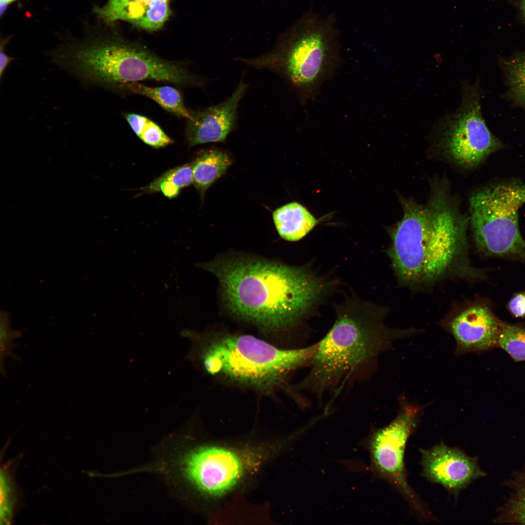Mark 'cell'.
<instances>
[{"label":"cell","instance_id":"obj_23","mask_svg":"<svg viewBox=\"0 0 525 525\" xmlns=\"http://www.w3.org/2000/svg\"><path fill=\"white\" fill-rule=\"evenodd\" d=\"M17 334L9 330L8 323L5 319H1L0 322V358L1 361L9 354L12 349V344Z\"/></svg>","mask_w":525,"mask_h":525},{"label":"cell","instance_id":"obj_7","mask_svg":"<svg viewBox=\"0 0 525 525\" xmlns=\"http://www.w3.org/2000/svg\"><path fill=\"white\" fill-rule=\"evenodd\" d=\"M525 203V184L521 183L490 184L472 193L469 223L480 251L525 261V241L518 224V211Z\"/></svg>","mask_w":525,"mask_h":525},{"label":"cell","instance_id":"obj_14","mask_svg":"<svg viewBox=\"0 0 525 525\" xmlns=\"http://www.w3.org/2000/svg\"><path fill=\"white\" fill-rule=\"evenodd\" d=\"M280 236L288 241H298L305 237L318 223L304 207L298 202L287 204L273 212Z\"/></svg>","mask_w":525,"mask_h":525},{"label":"cell","instance_id":"obj_5","mask_svg":"<svg viewBox=\"0 0 525 525\" xmlns=\"http://www.w3.org/2000/svg\"><path fill=\"white\" fill-rule=\"evenodd\" d=\"M190 340L186 356L206 373L257 389L268 390L283 381L291 371L309 365L317 343L281 349L248 334L210 335L183 330Z\"/></svg>","mask_w":525,"mask_h":525},{"label":"cell","instance_id":"obj_18","mask_svg":"<svg viewBox=\"0 0 525 525\" xmlns=\"http://www.w3.org/2000/svg\"><path fill=\"white\" fill-rule=\"evenodd\" d=\"M124 116L136 135L149 146L159 148L174 142L160 126L149 118L134 113H126Z\"/></svg>","mask_w":525,"mask_h":525},{"label":"cell","instance_id":"obj_1","mask_svg":"<svg viewBox=\"0 0 525 525\" xmlns=\"http://www.w3.org/2000/svg\"><path fill=\"white\" fill-rule=\"evenodd\" d=\"M400 200L403 215L391 230L387 254L401 285L420 289L453 278L483 277L469 259V217L445 184L435 183L424 204L402 196Z\"/></svg>","mask_w":525,"mask_h":525},{"label":"cell","instance_id":"obj_2","mask_svg":"<svg viewBox=\"0 0 525 525\" xmlns=\"http://www.w3.org/2000/svg\"><path fill=\"white\" fill-rule=\"evenodd\" d=\"M218 280L227 310L262 329H292L310 315L329 290L304 266L258 259L221 257L203 265Z\"/></svg>","mask_w":525,"mask_h":525},{"label":"cell","instance_id":"obj_20","mask_svg":"<svg viewBox=\"0 0 525 525\" xmlns=\"http://www.w3.org/2000/svg\"><path fill=\"white\" fill-rule=\"evenodd\" d=\"M506 67L511 94L525 106V52L507 62Z\"/></svg>","mask_w":525,"mask_h":525},{"label":"cell","instance_id":"obj_15","mask_svg":"<svg viewBox=\"0 0 525 525\" xmlns=\"http://www.w3.org/2000/svg\"><path fill=\"white\" fill-rule=\"evenodd\" d=\"M114 90L140 94L157 103L166 111L188 120L192 117V110L186 106L181 92L176 88L169 86L150 87L140 82L121 84Z\"/></svg>","mask_w":525,"mask_h":525},{"label":"cell","instance_id":"obj_3","mask_svg":"<svg viewBox=\"0 0 525 525\" xmlns=\"http://www.w3.org/2000/svg\"><path fill=\"white\" fill-rule=\"evenodd\" d=\"M387 313L385 308L353 299L338 305L334 323L317 343L310 370L299 388L318 399L327 393L336 397L349 380L374 363L393 342L420 332L387 326Z\"/></svg>","mask_w":525,"mask_h":525},{"label":"cell","instance_id":"obj_13","mask_svg":"<svg viewBox=\"0 0 525 525\" xmlns=\"http://www.w3.org/2000/svg\"><path fill=\"white\" fill-rule=\"evenodd\" d=\"M247 88L241 80L231 95L222 102L197 111H192L186 128L190 146L225 140L236 126L239 105Z\"/></svg>","mask_w":525,"mask_h":525},{"label":"cell","instance_id":"obj_9","mask_svg":"<svg viewBox=\"0 0 525 525\" xmlns=\"http://www.w3.org/2000/svg\"><path fill=\"white\" fill-rule=\"evenodd\" d=\"M479 94L473 87L464 89L456 112L442 124L440 144L448 157L465 169L475 167L501 147L482 115Z\"/></svg>","mask_w":525,"mask_h":525},{"label":"cell","instance_id":"obj_24","mask_svg":"<svg viewBox=\"0 0 525 525\" xmlns=\"http://www.w3.org/2000/svg\"><path fill=\"white\" fill-rule=\"evenodd\" d=\"M510 313L516 317H525V292L517 294L508 303Z\"/></svg>","mask_w":525,"mask_h":525},{"label":"cell","instance_id":"obj_17","mask_svg":"<svg viewBox=\"0 0 525 525\" xmlns=\"http://www.w3.org/2000/svg\"><path fill=\"white\" fill-rule=\"evenodd\" d=\"M193 183L192 164L175 167L164 173L143 188V192H160L167 198H175L180 190Z\"/></svg>","mask_w":525,"mask_h":525},{"label":"cell","instance_id":"obj_19","mask_svg":"<svg viewBox=\"0 0 525 525\" xmlns=\"http://www.w3.org/2000/svg\"><path fill=\"white\" fill-rule=\"evenodd\" d=\"M498 344L515 361L525 360V326L502 325Z\"/></svg>","mask_w":525,"mask_h":525},{"label":"cell","instance_id":"obj_16","mask_svg":"<svg viewBox=\"0 0 525 525\" xmlns=\"http://www.w3.org/2000/svg\"><path fill=\"white\" fill-rule=\"evenodd\" d=\"M231 163L226 153L214 149L204 151L192 163L193 183L201 198Z\"/></svg>","mask_w":525,"mask_h":525},{"label":"cell","instance_id":"obj_10","mask_svg":"<svg viewBox=\"0 0 525 525\" xmlns=\"http://www.w3.org/2000/svg\"><path fill=\"white\" fill-rule=\"evenodd\" d=\"M187 477L202 492L222 494L241 478L244 466L240 456L229 449L205 446L188 454L183 461Z\"/></svg>","mask_w":525,"mask_h":525},{"label":"cell","instance_id":"obj_22","mask_svg":"<svg viewBox=\"0 0 525 525\" xmlns=\"http://www.w3.org/2000/svg\"><path fill=\"white\" fill-rule=\"evenodd\" d=\"M510 511L516 521L525 524V480L517 490L511 502Z\"/></svg>","mask_w":525,"mask_h":525},{"label":"cell","instance_id":"obj_12","mask_svg":"<svg viewBox=\"0 0 525 525\" xmlns=\"http://www.w3.org/2000/svg\"><path fill=\"white\" fill-rule=\"evenodd\" d=\"M444 324L455 340L457 355L493 347L502 326L487 307L480 305L461 310Z\"/></svg>","mask_w":525,"mask_h":525},{"label":"cell","instance_id":"obj_11","mask_svg":"<svg viewBox=\"0 0 525 525\" xmlns=\"http://www.w3.org/2000/svg\"><path fill=\"white\" fill-rule=\"evenodd\" d=\"M420 451L422 475L455 496L484 474L474 457L442 441L428 449H420Z\"/></svg>","mask_w":525,"mask_h":525},{"label":"cell","instance_id":"obj_25","mask_svg":"<svg viewBox=\"0 0 525 525\" xmlns=\"http://www.w3.org/2000/svg\"><path fill=\"white\" fill-rule=\"evenodd\" d=\"M10 38L8 37L0 39V79L1 81L5 71L9 64L15 58L9 56L5 52V46L9 42Z\"/></svg>","mask_w":525,"mask_h":525},{"label":"cell","instance_id":"obj_26","mask_svg":"<svg viewBox=\"0 0 525 525\" xmlns=\"http://www.w3.org/2000/svg\"><path fill=\"white\" fill-rule=\"evenodd\" d=\"M17 0H0V15L2 17L8 6Z\"/></svg>","mask_w":525,"mask_h":525},{"label":"cell","instance_id":"obj_6","mask_svg":"<svg viewBox=\"0 0 525 525\" xmlns=\"http://www.w3.org/2000/svg\"><path fill=\"white\" fill-rule=\"evenodd\" d=\"M238 60L278 74L305 105L316 99L342 64L334 20L307 12L275 51Z\"/></svg>","mask_w":525,"mask_h":525},{"label":"cell","instance_id":"obj_27","mask_svg":"<svg viewBox=\"0 0 525 525\" xmlns=\"http://www.w3.org/2000/svg\"><path fill=\"white\" fill-rule=\"evenodd\" d=\"M520 6L524 16L525 18V0H521L520 2Z\"/></svg>","mask_w":525,"mask_h":525},{"label":"cell","instance_id":"obj_8","mask_svg":"<svg viewBox=\"0 0 525 525\" xmlns=\"http://www.w3.org/2000/svg\"><path fill=\"white\" fill-rule=\"evenodd\" d=\"M421 413L420 406L401 400L395 419L373 435L370 450L373 466L378 474L398 491L414 516L425 523L438 520L409 484L404 463L407 442L417 427Z\"/></svg>","mask_w":525,"mask_h":525},{"label":"cell","instance_id":"obj_21","mask_svg":"<svg viewBox=\"0 0 525 525\" xmlns=\"http://www.w3.org/2000/svg\"><path fill=\"white\" fill-rule=\"evenodd\" d=\"M170 3V0H152L147 13L138 27L152 31L162 28L171 15Z\"/></svg>","mask_w":525,"mask_h":525},{"label":"cell","instance_id":"obj_4","mask_svg":"<svg viewBox=\"0 0 525 525\" xmlns=\"http://www.w3.org/2000/svg\"><path fill=\"white\" fill-rule=\"evenodd\" d=\"M50 55L54 64L83 82L112 89L145 80L181 86L203 83L178 63L120 40L98 37L89 27L81 38L66 39Z\"/></svg>","mask_w":525,"mask_h":525}]
</instances>
